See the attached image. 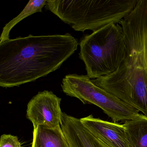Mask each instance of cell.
Here are the masks:
<instances>
[{"label": "cell", "instance_id": "obj_1", "mask_svg": "<svg viewBox=\"0 0 147 147\" xmlns=\"http://www.w3.org/2000/svg\"><path fill=\"white\" fill-rule=\"evenodd\" d=\"M69 33L19 37L0 43V86H19L58 69L77 49Z\"/></svg>", "mask_w": 147, "mask_h": 147}, {"label": "cell", "instance_id": "obj_2", "mask_svg": "<svg viewBox=\"0 0 147 147\" xmlns=\"http://www.w3.org/2000/svg\"><path fill=\"white\" fill-rule=\"evenodd\" d=\"M119 24L126 45L124 60L112 74L92 81L147 117V0H138Z\"/></svg>", "mask_w": 147, "mask_h": 147}, {"label": "cell", "instance_id": "obj_3", "mask_svg": "<svg viewBox=\"0 0 147 147\" xmlns=\"http://www.w3.org/2000/svg\"><path fill=\"white\" fill-rule=\"evenodd\" d=\"M138 0H49L45 7L76 31L94 32L111 24H119Z\"/></svg>", "mask_w": 147, "mask_h": 147}, {"label": "cell", "instance_id": "obj_4", "mask_svg": "<svg viewBox=\"0 0 147 147\" xmlns=\"http://www.w3.org/2000/svg\"><path fill=\"white\" fill-rule=\"evenodd\" d=\"M79 45V57L85 64L87 76L91 80L115 72L126 55L123 32L119 24H111L84 35Z\"/></svg>", "mask_w": 147, "mask_h": 147}, {"label": "cell", "instance_id": "obj_5", "mask_svg": "<svg viewBox=\"0 0 147 147\" xmlns=\"http://www.w3.org/2000/svg\"><path fill=\"white\" fill-rule=\"evenodd\" d=\"M61 87L66 95L76 98L84 104L97 106L115 123L131 120L140 114L138 110L95 85L87 75H67Z\"/></svg>", "mask_w": 147, "mask_h": 147}, {"label": "cell", "instance_id": "obj_6", "mask_svg": "<svg viewBox=\"0 0 147 147\" xmlns=\"http://www.w3.org/2000/svg\"><path fill=\"white\" fill-rule=\"evenodd\" d=\"M61 99L51 91L40 92L27 105L26 117L33 127L43 125L50 128L61 126L63 112L61 108Z\"/></svg>", "mask_w": 147, "mask_h": 147}, {"label": "cell", "instance_id": "obj_7", "mask_svg": "<svg viewBox=\"0 0 147 147\" xmlns=\"http://www.w3.org/2000/svg\"><path fill=\"white\" fill-rule=\"evenodd\" d=\"M82 124L109 147H129L123 124L94 117L92 115L80 119Z\"/></svg>", "mask_w": 147, "mask_h": 147}, {"label": "cell", "instance_id": "obj_8", "mask_svg": "<svg viewBox=\"0 0 147 147\" xmlns=\"http://www.w3.org/2000/svg\"><path fill=\"white\" fill-rule=\"evenodd\" d=\"M61 127L70 147H109L93 135L80 119L63 113Z\"/></svg>", "mask_w": 147, "mask_h": 147}, {"label": "cell", "instance_id": "obj_9", "mask_svg": "<svg viewBox=\"0 0 147 147\" xmlns=\"http://www.w3.org/2000/svg\"><path fill=\"white\" fill-rule=\"evenodd\" d=\"M32 147H70L61 127L34 128Z\"/></svg>", "mask_w": 147, "mask_h": 147}, {"label": "cell", "instance_id": "obj_10", "mask_svg": "<svg viewBox=\"0 0 147 147\" xmlns=\"http://www.w3.org/2000/svg\"><path fill=\"white\" fill-rule=\"evenodd\" d=\"M129 147H147V117L140 113L134 119L123 124Z\"/></svg>", "mask_w": 147, "mask_h": 147}, {"label": "cell", "instance_id": "obj_11", "mask_svg": "<svg viewBox=\"0 0 147 147\" xmlns=\"http://www.w3.org/2000/svg\"><path fill=\"white\" fill-rule=\"evenodd\" d=\"M46 0H30L18 15L9 21L3 27L0 43L10 39L9 35L12 29L19 22L29 16L37 12H42L43 7L46 5Z\"/></svg>", "mask_w": 147, "mask_h": 147}, {"label": "cell", "instance_id": "obj_12", "mask_svg": "<svg viewBox=\"0 0 147 147\" xmlns=\"http://www.w3.org/2000/svg\"><path fill=\"white\" fill-rule=\"evenodd\" d=\"M0 147H24L18 137L10 134H4L1 137Z\"/></svg>", "mask_w": 147, "mask_h": 147}]
</instances>
